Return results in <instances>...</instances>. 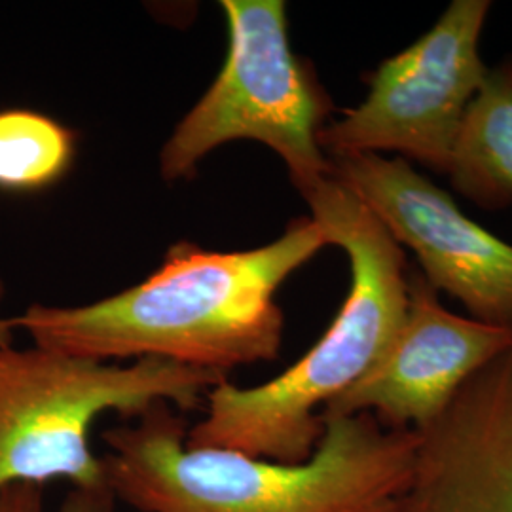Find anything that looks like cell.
I'll return each instance as SVG.
<instances>
[{
    "label": "cell",
    "mask_w": 512,
    "mask_h": 512,
    "mask_svg": "<svg viewBox=\"0 0 512 512\" xmlns=\"http://www.w3.org/2000/svg\"><path fill=\"white\" fill-rule=\"evenodd\" d=\"M330 245L308 217L272 243L234 253L194 243L169 249L162 266L124 293L90 306H31L14 317L40 348L103 363L162 359L228 376L275 361L285 315L279 287Z\"/></svg>",
    "instance_id": "obj_1"
},
{
    "label": "cell",
    "mask_w": 512,
    "mask_h": 512,
    "mask_svg": "<svg viewBox=\"0 0 512 512\" xmlns=\"http://www.w3.org/2000/svg\"><path fill=\"white\" fill-rule=\"evenodd\" d=\"M321 421L311 458L279 463L190 446L183 412L156 404L105 431L107 488L137 512H384L412 475L418 431L366 412Z\"/></svg>",
    "instance_id": "obj_2"
},
{
    "label": "cell",
    "mask_w": 512,
    "mask_h": 512,
    "mask_svg": "<svg viewBox=\"0 0 512 512\" xmlns=\"http://www.w3.org/2000/svg\"><path fill=\"white\" fill-rule=\"evenodd\" d=\"M311 219L349 258V293L325 334L266 384L228 380L205 397V416L186 442L279 463L311 458L323 437L321 412L357 384L391 344L408 300L404 249L336 179L304 196Z\"/></svg>",
    "instance_id": "obj_3"
},
{
    "label": "cell",
    "mask_w": 512,
    "mask_h": 512,
    "mask_svg": "<svg viewBox=\"0 0 512 512\" xmlns=\"http://www.w3.org/2000/svg\"><path fill=\"white\" fill-rule=\"evenodd\" d=\"M228 376L139 359L103 363L54 349L0 346V492L67 482L109 492L92 427L103 414L137 418L156 404L196 410Z\"/></svg>",
    "instance_id": "obj_4"
},
{
    "label": "cell",
    "mask_w": 512,
    "mask_h": 512,
    "mask_svg": "<svg viewBox=\"0 0 512 512\" xmlns=\"http://www.w3.org/2000/svg\"><path fill=\"white\" fill-rule=\"evenodd\" d=\"M226 61L202 99L173 129L160 154L167 181L192 177L207 154L251 139L272 148L306 196L330 177L319 133L332 112L329 93L289 42L281 0H222Z\"/></svg>",
    "instance_id": "obj_5"
},
{
    "label": "cell",
    "mask_w": 512,
    "mask_h": 512,
    "mask_svg": "<svg viewBox=\"0 0 512 512\" xmlns=\"http://www.w3.org/2000/svg\"><path fill=\"white\" fill-rule=\"evenodd\" d=\"M490 10V0H454L427 33L384 59L365 99L321 129L325 156L395 152L446 175L463 116L488 73L480 40Z\"/></svg>",
    "instance_id": "obj_6"
},
{
    "label": "cell",
    "mask_w": 512,
    "mask_h": 512,
    "mask_svg": "<svg viewBox=\"0 0 512 512\" xmlns=\"http://www.w3.org/2000/svg\"><path fill=\"white\" fill-rule=\"evenodd\" d=\"M344 184L410 249L435 291L454 296L476 321L512 329V245L469 219L458 203L403 158H329Z\"/></svg>",
    "instance_id": "obj_7"
},
{
    "label": "cell",
    "mask_w": 512,
    "mask_h": 512,
    "mask_svg": "<svg viewBox=\"0 0 512 512\" xmlns=\"http://www.w3.org/2000/svg\"><path fill=\"white\" fill-rule=\"evenodd\" d=\"M512 344V329L446 310L418 268L408 266L403 323L378 363L321 416L366 412L389 429L420 431L437 420L476 370Z\"/></svg>",
    "instance_id": "obj_8"
},
{
    "label": "cell",
    "mask_w": 512,
    "mask_h": 512,
    "mask_svg": "<svg viewBox=\"0 0 512 512\" xmlns=\"http://www.w3.org/2000/svg\"><path fill=\"white\" fill-rule=\"evenodd\" d=\"M418 435L412 475L384 512H512V344Z\"/></svg>",
    "instance_id": "obj_9"
},
{
    "label": "cell",
    "mask_w": 512,
    "mask_h": 512,
    "mask_svg": "<svg viewBox=\"0 0 512 512\" xmlns=\"http://www.w3.org/2000/svg\"><path fill=\"white\" fill-rule=\"evenodd\" d=\"M446 175L484 211L511 207L512 57L488 69L459 126Z\"/></svg>",
    "instance_id": "obj_10"
},
{
    "label": "cell",
    "mask_w": 512,
    "mask_h": 512,
    "mask_svg": "<svg viewBox=\"0 0 512 512\" xmlns=\"http://www.w3.org/2000/svg\"><path fill=\"white\" fill-rule=\"evenodd\" d=\"M74 133L27 109L0 110V190L29 194L59 183L71 169Z\"/></svg>",
    "instance_id": "obj_11"
},
{
    "label": "cell",
    "mask_w": 512,
    "mask_h": 512,
    "mask_svg": "<svg viewBox=\"0 0 512 512\" xmlns=\"http://www.w3.org/2000/svg\"><path fill=\"white\" fill-rule=\"evenodd\" d=\"M110 492L69 490L57 512H112ZM0 512H44V486L16 484L0 492Z\"/></svg>",
    "instance_id": "obj_12"
},
{
    "label": "cell",
    "mask_w": 512,
    "mask_h": 512,
    "mask_svg": "<svg viewBox=\"0 0 512 512\" xmlns=\"http://www.w3.org/2000/svg\"><path fill=\"white\" fill-rule=\"evenodd\" d=\"M2 293H4V287H2V283H0V298H2ZM14 323H12V319H0V346H10V344H14Z\"/></svg>",
    "instance_id": "obj_13"
}]
</instances>
